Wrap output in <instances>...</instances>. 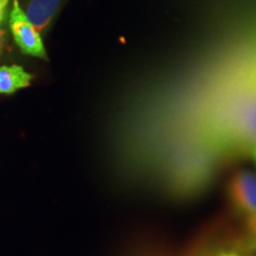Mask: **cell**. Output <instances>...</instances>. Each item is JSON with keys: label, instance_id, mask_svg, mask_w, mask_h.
Returning <instances> with one entry per match:
<instances>
[{"label": "cell", "instance_id": "1", "mask_svg": "<svg viewBox=\"0 0 256 256\" xmlns=\"http://www.w3.org/2000/svg\"><path fill=\"white\" fill-rule=\"evenodd\" d=\"M10 28L17 46L25 55L48 60L40 34L30 23L18 0H14L10 12Z\"/></svg>", "mask_w": 256, "mask_h": 256}, {"label": "cell", "instance_id": "2", "mask_svg": "<svg viewBox=\"0 0 256 256\" xmlns=\"http://www.w3.org/2000/svg\"><path fill=\"white\" fill-rule=\"evenodd\" d=\"M230 197L238 209L247 216L252 229H256V174L240 171L230 183Z\"/></svg>", "mask_w": 256, "mask_h": 256}, {"label": "cell", "instance_id": "3", "mask_svg": "<svg viewBox=\"0 0 256 256\" xmlns=\"http://www.w3.org/2000/svg\"><path fill=\"white\" fill-rule=\"evenodd\" d=\"M60 2L62 0H31L28 4L25 14L40 34L49 26Z\"/></svg>", "mask_w": 256, "mask_h": 256}, {"label": "cell", "instance_id": "4", "mask_svg": "<svg viewBox=\"0 0 256 256\" xmlns=\"http://www.w3.org/2000/svg\"><path fill=\"white\" fill-rule=\"evenodd\" d=\"M32 78L30 72H25L20 66H0V94L11 95L20 89L31 84Z\"/></svg>", "mask_w": 256, "mask_h": 256}, {"label": "cell", "instance_id": "5", "mask_svg": "<svg viewBox=\"0 0 256 256\" xmlns=\"http://www.w3.org/2000/svg\"><path fill=\"white\" fill-rule=\"evenodd\" d=\"M10 0H0V25L2 24L4 19L6 17V12H8Z\"/></svg>", "mask_w": 256, "mask_h": 256}, {"label": "cell", "instance_id": "6", "mask_svg": "<svg viewBox=\"0 0 256 256\" xmlns=\"http://www.w3.org/2000/svg\"><path fill=\"white\" fill-rule=\"evenodd\" d=\"M4 40H5V31L2 25H0V54H2V46H4Z\"/></svg>", "mask_w": 256, "mask_h": 256}, {"label": "cell", "instance_id": "7", "mask_svg": "<svg viewBox=\"0 0 256 256\" xmlns=\"http://www.w3.org/2000/svg\"><path fill=\"white\" fill-rule=\"evenodd\" d=\"M222 256H238V255H235V254H224Z\"/></svg>", "mask_w": 256, "mask_h": 256}, {"label": "cell", "instance_id": "8", "mask_svg": "<svg viewBox=\"0 0 256 256\" xmlns=\"http://www.w3.org/2000/svg\"><path fill=\"white\" fill-rule=\"evenodd\" d=\"M255 158H256V152H255Z\"/></svg>", "mask_w": 256, "mask_h": 256}, {"label": "cell", "instance_id": "9", "mask_svg": "<svg viewBox=\"0 0 256 256\" xmlns=\"http://www.w3.org/2000/svg\"><path fill=\"white\" fill-rule=\"evenodd\" d=\"M255 234H256V229H255Z\"/></svg>", "mask_w": 256, "mask_h": 256}]
</instances>
